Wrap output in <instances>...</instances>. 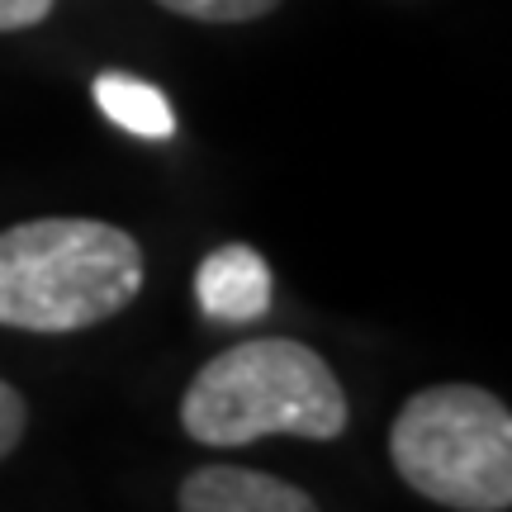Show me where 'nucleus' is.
Instances as JSON below:
<instances>
[{
    "mask_svg": "<svg viewBox=\"0 0 512 512\" xmlns=\"http://www.w3.org/2000/svg\"><path fill=\"white\" fill-rule=\"evenodd\" d=\"M157 5L181 19H200V24H252L280 10V0H157Z\"/></svg>",
    "mask_w": 512,
    "mask_h": 512,
    "instance_id": "nucleus-7",
    "label": "nucleus"
},
{
    "mask_svg": "<svg viewBox=\"0 0 512 512\" xmlns=\"http://www.w3.org/2000/svg\"><path fill=\"white\" fill-rule=\"evenodd\" d=\"M143 247L105 219H29L0 233V328L81 332L143 290Z\"/></svg>",
    "mask_w": 512,
    "mask_h": 512,
    "instance_id": "nucleus-1",
    "label": "nucleus"
},
{
    "mask_svg": "<svg viewBox=\"0 0 512 512\" xmlns=\"http://www.w3.org/2000/svg\"><path fill=\"white\" fill-rule=\"evenodd\" d=\"M181 512H318L299 484H285L261 470L204 465L181 484Z\"/></svg>",
    "mask_w": 512,
    "mask_h": 512,
    "instance_id": "nucleus-5",
    "label": "nucleus"
},
{
    "mask_svg": "<svg viewBox=\"0 0 512 512\" xmlns=\"http://www.w3.org/2000/svg\"><path fill=\"white\" fill-rule=\"evenodd\" d=\"M351 422L332 366L294 337H256L219 351L190 380L181 427L200 446H252L261 437L332 441Z\"/></svg>",
    "mask_w": 512,
    "mask_h": 512,
    "instance_id": "nucleus-2",
    "label": "nucleus"
},
{
    "mask_svg": "<svg viewBox=\"0 0 512 512\" xmlns=\"http://www.w3.org/2000/svg\"><path fill=\"white\" fill-rule=\"evenodd\" d=\"M195 299H200V313L209 323H228V328L256 323L271 309V266H266V256L247 247V242L214 247L195 271Z\"/></svg>",
    "mask_w": 512,
    "mask_h": 512,
    "instance_id": "nucleus-4",
    "label": "nucleus"
},
{
    "mask_svg": "<svg viewBox=\"0 0 512 512\" xmlns=\"http://www.w3.org/2000/svg\"><path fill=\"white\" fill-rule=\"evenodd\" d=\"M389 460L427 503L456 512L512 508V413L479 384H432L399 408Z\"/></svg>",
    "mask_w": 512,
    "mask_h": 512,
    "instance_id": "nucleus-3",
    "label": "nucleus"
},
{
    "mask_svg": "<svg viewBox=\"0 0 512 512\" xmlns=\"http://www.w3.org/2000/svg\"><path fill=\"white\" fill-rule=\"evenodd\" d=\"M24 427H29V403H24V394H19L15 384L0 380V460L19 446Z\"/></svg>",
    "mask_w": 512,
    "mask_h": 512,
    "instance_id": "nucleus-8",
    "label": "nucleus"
},
{
    "mask_svg": "<svg viewBox=\"0 0 512 512\" xmlns=\"http://www.w3.org/2000/svg\"><path fill=\"white\" fill-rule=\"evenodd\" d=\"M57 0H0V34H19V29H34L53 15Z\"/></svg>",
    "mask_w": 512,
    "mask_h": 512,
    "instance_id": "nucleus-9",
    "label": "nucleus"
},
{
    "mask_svg": "<svg viewBox=\"0 0 512 512\" xmlns=\"http://www.w3.org/2000/svg\"><path fill=\"white\" fill-rule=\"evenodd\" d=\"M95 105L100 114L119 124L124 133L133 138H171L176 133V110H171V100H166L152 81L143 76H128V72H100L95 76Z\"/></svg>",
    "mask_w": 512,
    "mask_h": 512,
    "instance_id": "nucleus-6",
    "label": "nucleus"
}]
</instances>
